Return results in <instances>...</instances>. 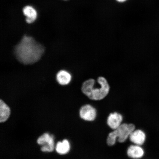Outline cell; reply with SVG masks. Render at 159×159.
Returning <instances> with one entry per match:
<instances>
[{"label":"cell","mask_w":159,"mask_h":159,"mask_svg":"<svg viewBox=\"0 0 159 159\" xmlns=\"http://www.w3.org/2000/svg\"><path fill=\"white\" fill-rule=\"evenodd\" d=\"M44 52V47L31 37L25 35L15 47L17 59L25 65L33 64L41 59Z\"/></svg>","instance_id":"obj_1"},{"label":"cell","mask_w":159,"mask_h":159,"mask_svg":"<svg viewBox=\"0 0 159 159\" xmlns=\"http://www.w3.org/2000/svg\"><path fill=\"white\" fill-rule=\"evenodd\" d=\"M97 81L99 85L97 86L94 80H87L83 83L81 87L83 94L91 100H102L108 95L110 90L108 81L104 77H99Z\"/></svg>","instance_id":"obj_2"},{"label":"cell","mask_w":159,"mask_h":159,"mask_svg":"<svg viewBox=\"0 0 159 159\" xmlns=\"http://www.w3.org/2000/svg\"><path fill=\"white\" fill-rule=\"evenodd\" d=\"M135 129L134 124H122L118 128L109 133L107 140V144L110 146H114L116 143L117 139L120 143L126 142Z\"/></svg>","instance_id":"obj_3"},{"label":"cell","mask_w":159,"mask_h":159,"mask_svg":"<svg viewBox=\"0 0 159 159\" xmlns=\"http://www.w3.org/2000/svg\"><path fill=\"white\" fill-rule=\"evenodd\" d=\"M37 143L42 145L41 150L43 152H52L54 150V137L48 133L45 134L40 136L37 140Z\"/></svg>","instance_id":"obj_4"},{"label":"cell","mask_w":159,"mask_h":159,"mask_svg":"<svg viewBox=\"0 0 159 159\" xmlns=\"http://www.w3.org/2000/svg\"><path fill=\"white\" fill-rule=\"evenodd\" d=\"M79 115L83 120L91 122L96 119L97 112L94 107L90 105L86 104L81 107L80 110Z\"/></svg>","instance_id":"obj_5"},{"label":"cell","mask_w":159,"mask_h":159,"mask_svg":"<svg viewBox=\"0 0 159 159\" xmlns=\"http://www.w3.org/2000/svg\"><path fill=\"white\" fill-rule=\"evenodd\" d=\"M123 120L122 115L119 113L115 112L109 115L107 119V124L108 126L113 130L120 126Z\"/></svg>","instance_id":"obj_6"},{"label":"cell","mask_w":159,"mask_h":159,"mask_svg":"<svg viewBox=\"0 0 159 159\" xmlns=\"http://www.w3.org/2000/svg\"><path fill=\"white\" fill-rule=\"evenodd\" d=\"M129 138L131 142L134 144L141 146L144 144L146 141V135L142 130L135 129L130 135Z\"/></svg>","instance_id":"obj_7"},{"label":"cell","mask_w":159,"mask_h":159,"mask_svg":"<svg viewBox=\"0 0 159 159\" xmlns=\"http://www.w3.org/2000/svg\"><path fill=\"white\" fill-rule=\"evenodd\" d=\"M127 154L129 157L134 159H139L143 157L144 152L142 147L139 145H131L128 148Z\"/></svg>","instance_id":"obj_8"},{"label":"cell","mask_w":159,"mask_h":159,"mask_svg":"<svg viewBox=\"0 0 159 159\" xmlns=\"http://www.w3.org/2000/svg\"><path fill=\"white\" fill-rule=\"evenodd\" d=\"M56 79L57 82L61 85H68L70 83L71 76L70 73L65 70L59 71L57 73Z\"/></svg>","instance_id":"obj_9"},{"label":"cell","mask_w":159,"mask_h":159,"mask_svg":"<svg viewBox=\"0 0 159 159\" xmlns=\"http://www.w3.org/2000/svg\"><path fill=\"white\" fill-rule=\"evenodd\" d=\"M11 112L9 107L1 99L0 101V122L3 123L7 121L9 118Z\"/></svg>","instance_id":"obj_10"},{"label":"cell","mask_w":159,"mask_h":159,"mask_svg":"<svg viewBox=\"0 0 159 159\" xmlns=\"http://www.w3.org/2000/svg\"><path fill=\"white\" fill-rule=\"evenodd\" d=\"M70 150V145L66 139H65L62 142L57 143L56 146V150L59 154L65 155L68 153Z\"/></svg>","instance_id":"obj_11"},{"label":"cell","mask_w":159,"mask_h":159,"mask_svg":"<svg viewBox=\"0 0 159 159\" xmlns=\"http://www.w3.org/2000/svg\"><path fill=\"white\" fill-rule=\"evenodd\" d=\"M24 14L26 16V21L28 23H33L36 19L37 13L35 10L30 6H26L23 9Z\"/></svg>","instance_id":"obj_12"},{"label":"cell","mask_w":159,"mask_h":159,"mask_svg":"<svg viewBox=\"0 0 159 159\" xmlns=\"http://www.w3.org/2000/svg\"><path fill=\"white\" fill-rule=\"evenodd\" d=\"M117 2H119L120 3H123L124 2L126 1L127 0H116Z\"/></svg>","instance_id":"obj_13"}]
</instances>
